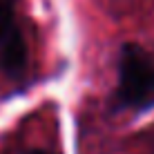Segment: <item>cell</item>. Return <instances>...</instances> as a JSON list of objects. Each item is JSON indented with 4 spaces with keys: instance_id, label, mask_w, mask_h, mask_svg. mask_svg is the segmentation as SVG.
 Wrapping results in <instances>:
<instances>
[{
    "instance_id": "6da1fadb",
    "label": "cell",
    "mask_w": 154,
    "mask_h": 154,
    "mask_svg": "<svg viewBox=\"0 0 154 154\" xmlns=\"http://www.w3.org/2000/svg\"><path fill=\"white\" fill-rule=\"evenodd\" d=\"M116 98L132 112L154 107V58L136 42H125L121 47Z\"/></svg>"
},
{
    "instance_id": "7a4b0ae2",
    "label": "cell",
    "mask_w": 154,
    "mask_h": 154,
    "mask_svg": "<svg viewBox=\"0 0 154 154\" xmlns=\"http://www.w3.org/2000/svg\"><path fill=\"white\" fill-rule=\"evenodd\" d=\"M27 42L16 23L14 0H0V69L9 78H20L27 69Z\"/></svg>"
},
{
    "instance_id": "3957f363",
    "label": "cell",
    "mask_w": 154,
    "mask_h": 154,
    "mask_svg": "<svg viewBox=\"0 0 154 154\" xmlns=\"http://www.w3.org/2000/svg\"><path fill=\"white\" fill-rule=\"evenodd\" d=\"M27 154H49V152H45V150H29Z\"/></svg>"
}]
</instances>
